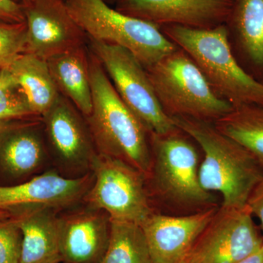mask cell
<instances>
[{"mask_svg":"<svg viewBox=\"0 0 263 263\" xmlns=\"http://www.w3.org/2000/svg\"><path fill=\"white\" fill-rule=\"evenodd\" d=\"M0 20L10 23L25 22L22 5L14 0H0Z\"/></svg>","mask_w":263,"mask_h":263,"instance_id":"26","label":"cell"},{"mask_svg":"<svg viewBox=\"0 0 263 263\" xmlns=\"http://www.w3.org/2000/svg\"><path fill=\"white\" fill-rule=\"evenodd\" d=\"M100 263H152L141 226L110 219L108 247Z\"/></svg>","mask_w":263,"mask_h":263,"instance_id":"22","label":"cell"},{"mask_svg":"<svg viewBox=\"0 0 263 263\" xmlns=\"http://www.w3.org/2000/svg\"><path fill=\"white\" fill-rule=\"evenodd\" d=\"M214 124L218 130L243 147L263 167V107L233 108Z\"/></svg>","mask_w":263,"mask_h":263,"instance_id":"21","label":"cell"},{"mask_svg":"<svg viewBox=\"0 0 263 263\" xmlns=\"http://www.w3.org/2000/svg\"><path fill=\"white\" fill-rule=\"evenodd\" d=\"M8 69L23 88L34 115L42 117L60 95L47 60L24 53Z\"/></svg>","mask_w":263,"mask_h":263,"instance_id":"20","label":"cell"},{"mask_svg":"<svg viewBox=\"0 0 263 263\" xmlns=\"http://www.w3.org/2000/svg\"><path fill=\"white\" fill-rule=\"evenodd\" d=\"M22 6L27 24L25 53L47 60L84 46L87 37L65 0H29Z\"/></svg>","mask_w":263,"mask_h":263,"instance_id":"12","label":"cell"},{"mask_svg":"<svg viewBox=\"0 0 263 263\" xmlns=\"http://www.w3.org/2000/svg\"><path fill=\"white\" fill-rule=\"evenodd\" d=\"M41 118L50 158L57 171L70 178L91 173L98 152L86 117L60 94Z\"/></svg>","mask_w":263,"mask_h":263,"instance_id":"9","label":"cell"},{"mask_svg":"<svg viewBox=\"0 0 263 263\" xmlns=\"http://www.w3.org/2000/svg\"><path fill=\"white\" fill-rule=\"evenodd\" d=\"M59 212L42 209L13 216L22 233L20 263L62 262Z\"/></svg>","mask_w":263,"mask_h":263,"instance_id":"17","label":"cell"},{"mask_svg":"<svg viewBox=\"0 0 263 263\" xmlns=\"http://www.w3.org/2000/svg\"><path fill=\"white\" fill-rule=\"evenodd\" d=\"M65 1L88 39L125 48L145 68L177 48L159 26L124 14L105 0Z\"/></svg>","mask_w":263,"mask_h":263,"instance_id":"6","label":"cell"},{"mask_svg":"<svg viewBox=\"0 0 263 263\" xmlns=\"http://www.w3.org/2000/svg\"><path fill=\"white\" fill-rule=\"evenodd\" d=\"M214 206L186 215L154 212L141 224L152 263H180L217 211Z\"/></svg>","mask_w":263,"mask_h":263,"instance_id":"15","label":"cell"},{"mask_svg":"<svg viewBox=\"0 0 263 263\" xmlns=\"http://www.w3.org/2000/svg\"><path fill=\"white\" fill-rule=\"evenodd\" d=\"M59 220L62 263L102 262L110 235L106 213L87 205L59 215Z\"/></svg>","mask_w":263,"mask_h":263,"instance_id":"16","label":"cell"},{"mask_svg":"<svg viewBox=\"0 0 263 263\" xmlns=\"http://www.w3.org/2000/svg\"><path fill=\"white\" fill-rule=\"evenodd\" d=\"M22 233L13 216L0 220V263H20Z\"/></svg>","mask_w":263,"mask_h":263,"instance_id":"25","label":"cell"},{"mask_svg":"<svg viewBox=\"0 0 263 263\" xmlns=\"http://www.w3.org/2000/svg\"><path fill=\"white\" fill-rule=\"evenodd\" d=\"M92 108L86 117L98 154L118 159L148 176L149 132L122 101L101 63L89 52Z\"/></svg>","mask_w":263,"mask_h":263,"instance_id":"2","label":"cell"},{"mask_svg":"<svg viewBox=\"0 0 263 263\" xmlns=\"http://www.w3.org/2000/svg\"><path fill=\"white\" fill-rule=\"evenodd\" d=\"M92 183L91 172L70 178L57 170L45 171L27 181L0 186V211L12 216L42 209L63 211L84 200Z\"/></svg>","mask_w":263,"mask_h":263,"instance_id":"11","label":"cell"},{"mask_svg":"<svg viewBox=\"0 0 263 263\" xmlns=\"http://www.w3.org/2000/svg\"><path fill=\"white\" fill-rule=\"evenodd\" d=\"M146 70L162 110L171 119L214 122L233 109L213 90L193 59L178 46Z\"/></svg>","mask_w":263,"mask_h":263,"instance_id":"5","label":"cell"},{"mask_svg":"<svg viewBox=\"0 0 263 263\" xmlns=\"http://www.w3.org/2000/svg\"><path fill=\"white\" fill-rule=\"evenodd\" d=\"M238 263H263V245L256 252Z\"/></svg>","mask_w":263,"mask_h":263,"instance_id":"28","label":"cell"},{"mask_svg":"<svg viewBox=\"0 0 263 263\" xmlns=\"http://www.w3.org/2000/svg\"><path fill=\"white\" fill-rule=\"evenodd\" d=\"M262 182L263 183V180H262Z\"/></svg>","mask_w":263,"mask_h":263,"instance_id":"32","label":"cell"},{"mask_svg":"<svg viewBox=\"0 0 263 263\" xmlns=\"http://www.w3.org/2000/svg\"><path fill=\"white\" fill-rule=\"evenodd\" d=\"M193 138L202 152L199 180L208 193L221 195V206H247L263 180V167L237 142L218 130L214 122L187 117L172 118Z\"/></svg>","mask_w":263,"mask_h":263,"instance_id":"1","label":"cell"},{"mask_svg":"<svg viewBox=\"0 0 263 263\" xmlns=\"http://www.w3.org/2000/svg\"><path fill=\"white\" fill-rule=\"evenodd\" d=\"M50 72L60 94L73 104L85 117L92 108L89 74V52L84 46L47 60Z\"/></svg>","mask_w":263,"mask_h":263,"instance_id":"19","label":"cell"},{"mask_svg":"<svg viewBox=\"0 0 263 263\" xmlns=\"http://www.w3.org/2000/svg\"><path fill=\"white\" fill-rule=\"evenodd\" d=\"M27 24L10 23L0 20V69L9 68L25 53Z\"/></svg>","mask_w":263,"mask_h":263,"instance_id":"24","label":"cell"},{"mask_svg":"<svg viewBox=\"0 0 263 263\" xmlns=\"http://www.w3.org/2000/svg\"><path fill=\"white\" fill-rule=\"evenodd\" d=\"M180 263H187V262H186V261L183 260V261H182V262H180Z\"/></svg>","mask_w":263,"mask_h":263,"instance_id":"31","label":"cell"},{"mask_svg":"<svg viewBox=\"0 0 263 263\" xmlns=\"http://www.w3.org/2000/svg\"><path fill=\"white\" fill-rule=\"evenodd\" d=\"M224 25L233 53L263 67V0H233Z\"/></svg>","mask_w":263,"mask_h":263,"instance_id":"18","label":"cell"},{"mask_svg":"<svg viewBox=\"0 0 263 263\" xmlns=\"http://www.w3.org/2000/svg\"><path fill=\"white\" fill-rule=\"evenodd\" d=\"M90 41L118 95L149 133H166L176 127L162 110L146 68L130 51L118 45Z\"/></svg>","mask_w":263,"mask_h":263,"instance_id":"7","label":"cell"},{"mask_svg":"<svg viewBox=\"0 0 263 263\" xmlns=\"http://www.w3.org/2000/svg\"><path fill=\"white\" fill-rule=\"evenodd\" d=\"M259 234L248 206L218 208L195 240L187 263H238L260 248Z\"/></svg>","mask_w":263,"mask_h":263,"instance_id":"10","label":"cell"},{"mask_svg":"<svg viewBox=\"0 0 263 263\" xmlns=\"http://www.w3.org/2000/svg\"><path fill=\"white\" fill-rule=\"evenodd\" d=\"M42 118L0 121V174L25 181L43 173L50 160Z\"/></svg>","mask_w":263,"mask_h":263,"instance_id":"13","label":"cell"},{"mask_svg":"<svg viewBox=\"0 0 263 263\" xmlns=\"http://www.w3.org/2000/svg\"><path fill=\"white\" fill-rule=\"evenodd\" d=\"M115 9L161 27L211 29L224 24L233 0H114Z\"/></svg>","mask_w":263,"mask_h":263,"instance_id":"14","label":"cell"},{"mask_svg":"<svg viewBox=\"0 0 263 263\" xmlns=\"http://www.w3.org/2000/svg\"><path fill=\"white\" fill-rule=\"evenodd\" d=\"M151 180L156 197L176 209L200 212L216 206L214 194L199 180L200 148L191 136L176 126L166 133H150Z\"/></svg>","mask_w":263,"mask_h":263,"instance_id":"4","label":"cell"},{"mask_svg":"<svg viewBox=\"0 0 263 263\" xmlns=\"http://www.w3.org/2000/svg\"><path fill=\"white\" fill-rule=\"evenodd\" d=\"M247 206L252 213V216H256L260 222L263 233V183H259L252 195L249 197Z\"/></svg>","mask_w":263,"mask_h":263,"instance_id":"27","label":"cell"},{"mask_svg":"<svg viewBox=\"0 0 263 263\" xmlns=\"http://www.w3.org/2000/svg\"><path fill=\"white\" fill-rule=\"evenodd\" d=\"M35 117L23 88L8 68L0 69V121Z\"/></svg>","mask_w":263,"mask_h":263,"instance_id":"23","label":"cell"},{"mask_svg":"<svg viewBox=\"0 0 263 263\" xmlns=\"http://www.w3.org/2000/svg\"><path fill=\"white\" fill-rule=\"evenodd\" d=\"M93 183L84 200L114 220L141 224L154 213L146 176L118 159L98 154L91 167Z\"/></svg>","mask_w":263,"mask_h":263,"instance_id":"8","label":"cell"},{"mask_svg":"<svg viewBox=\"0 0 263 263\" xmlns=\"http://www.w3.org/2000/svg\"><path fill=\"white\" fill-rule=\"evenodd\" d=\"M12 215L9 212H4V211H0V220L1 219H8L11 217Z\"/></svg>","mask_w":263,"mask_h":263,"instance_id":"29","label":"cell"},{"mask_svg":"<svg viewBox=\"0 0 263 263\" xmlns=\"http://www.w3.org/2000/svg\"><path fill=\"white\" fill-rule=\"evenodd\" d=\"M161 30L193 59L213 90L233 107H263V83L251 75L235 58L226 25L195 29L165 25Z\"/></svg>","mask_w":263,"mask_h":263,"instance_id":"3","label":"cell"},{"mask_svg":"<svg viewBox=\"0 0 263 263\" xmlns=\"http://www.w3.org/2000/svg\"><path fill=\"white\" fill-rule=\"evenodd\" d=\"M14 1L16 2V3H18V4L22 5H24V3H27V1H29V0H14Z\"/></svg>","mask_w":263,"mask_h":263,"instance_id":"30","label":"cell"}]
</instances>
